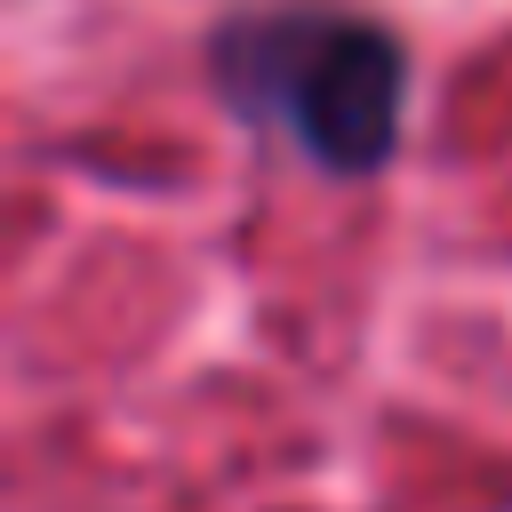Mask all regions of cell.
<instances>
[{"mask_svg": "<svg viewBox=\"0 0 512 512\" xmlns=\"http://www.w3.org/2000/svg\"><path fill=\"white\" fill-rule=\"evenodd\" d=\"M256 64V104L296 128L304 152L328 168H376L400 120V56L384 32L344 24V16H296L264 24L248 40Z\"/></svg>", "mask_w": 512, "mask_h": 512, "instance_id": "1", "label": "cell"}]
</instances>
